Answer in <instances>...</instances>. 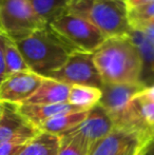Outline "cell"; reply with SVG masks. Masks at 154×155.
Returning a JSON list of instances; mask_svg holds the SVG:
<instances>
[{
    "label": "cell",
    "instance_id": "32",
    "mask_svg": "<svg viewBox=\"0 0 154 155\" xmlns=\"http://www.w3.org/2000/svg\"><path fill=\"white\" fill-rule=\"evenodd\" d=\"M145 146H146V145H145ZM145 146H144V147H145ZM144 147H143L142 149H140V151L138 152L137 155H144Z\"/></svg>",
    "mask_w": 154,
    "mask_h": 155
},
{
    "label": "cell",
    "instance_id": "29",
    "mask_svg": "<svg viewBox=\"0 0 154 155\" xmlns=\"http://www.w3.org/2000/svg\"><path fill=\"white\" fill-rule=\"evenodd\" d=\"M143 33H145V34H146L149 38H151L154 41V25L148 27L147 29H145L144 31H143Z\"/></svg>",
    "mask_w": 154,
    "mask_h": 155
},
{
    "label": "cell",
    "instance_id": "12",
    "mask_svg": "<svg viewBox=\"0 0 154 155\" xmlns=\"http://www.w3.org/2000/svg\"><path fill=\"white\" fill-rule=\"evenodd\" d=\"M20 114L32 124L34 127L38 128L42 123L49 119L56 117L58 115L67 114V113L78 112V111H87L72 106L69 102L55 104H22L17 106Z\"/></svg>",
    "mask_w": 154,
    "mask_h": 155
},
{
    "label": "cell",
    "instance_id": "18",
    "mask_svg": "<svg viewBox=\"0 0 154 155\" xmlns=\"http://www.w3.org/2000/svg\"><path fill=\"white\" fill-rule=\"evenodd\" d=\"M36 13L49 25L52 20L64 14L73 0H29Z\"/></svg>",
    "mask_w": 154,
    "mask_h": 155
},
{
    "label": "cell",
    "instance_id": "31",
    "mask_svg": "<svg viewBox=\"0 0 154 155\" xmlns=\"http://www.w3.org/2000/svg\"><path fill=\"white\" fill-rule=\"evenodd\" d=\"M2 111H3V104H2V102H0V117H1Z\"/></svg>",
    "mask_w": 154,
    "mask_h": 155
},
{
    "label": "cell",
    "instance_id": "25",
    "mask_svg": "<svg viewBox=\"0 0 154 155\" xmlns=\"http://www.w3.org/2000/svg\"><path fill=\"white\" fill-rule=\"evenodd\" d=\"M138 96L143 99L148 100V101H151L154 104V86L145 88L142 92L138 93Z\"/></svg>",
    "mask_w": 154,
    "mask_h": 155
},
{
    "label": "cell",
    "instance_id": "30",
    "mask_svg": "<svg viewBox=\"0 0 154 155\" xmlns=\"http://www.w3.org/2000/svg\"><path fill=\"white\" fill-rule=\"evenodd\" d=\"M150 138H151V140H152V139H154V127H152V128H151V131H150Z\"/></svg>",
    "mask_w": 154,
    "mask_h": 155
},
{
    "label": "cell",
    "instance_id": "13",
    "mask_svg": "<svg viewBox=\"0 0 154 155\" xmlns=\"http://www.w3.org/2000/svg\"><path fill=\"white\" fill-rule=\"evenodd\" d=\"M142 60L139 82L145 87L154 86V41L145 33L131 30L129 34Z\"/></svg>",
    "mask_w": 154,
    "mask_h": 155
},
{
    "label": "cell",
    "instance_id": "19",
    "mask_svg": "<svg viewBox=\"0 0 154 155\" xmlns=\"http://www.w3.org/2000/svg\"><path fill=\"white\" fill-rule=\"evenodd\" d=\"M128 20L132 30L143 32L154 25V0L144 5L128 10Z\"/></svg>",
    "mask_w": 154,
    "mask_h": 155
},
{
    "label": "cell",
    "instance_id": "9",
    "mask_svg": "<svg viewBox=\"0 0 154 155\" xmlns=\"http://www.w3.org/2000/svg\"><path fill=\"white\" fill-rule=\"evenodd\" d=\"M39 132L38 128L30 124L20 114L16 104H3L0 117V145L16 139L29 141Z\"/></svg>",
    "mask_w": 154,
    "mask_h": 155
},
{
    "label": "cell",
    "instance_id": "5",
    "mask_svg": "<svg viewBox=\"0 0 154 155\" xmlns=\"http://www.w3.org/2000/svg\"><path fill=\"white\" fill-rule=\"evenodd\" d=\"M48 27L29 0H0V31L17 41Z\"/></svg>",
    "mask_w": 154,
    "mask_h": 155
},
{
    "label": "cell",
    "instance_id": "20",
    "mask_svg": "<svg viewBox=\"0 0 154 155\" xmlns=\"http://www.w3.org/2000/svg\"><path fill=\"white\" fill-rule=\"evenodd\" d=\"M4 56H5V76L30 70L23 59L22 54L20 53L18 47H17L16 41L8 37L5 38Z\"/></svg>",
    "mask_w": 154,
    "mask_h": 155
},
{
    "label": "cell",
    "instance_id": "7",
    "mask_svg": "<svg viewBox=\"0 0 154 155\" xmlns=\"http://www.w3.org/2000/svg\"><path fill=\"white\" fill-rule=\"evenodd\" d=\"M43 76L32 71H23L5 76L0 84V102L22 104L40 87Z\"/></svg>",
    "mask_w": 154,
    "mask_h": 155
},
{
    "label": "cell",
    "instance_id": "10",
    "mask_svg": "<svg viewBox=\"0 0 154 155\" xmlns=\"http://www.w3.org/2000/svg\"><path fill=\"white\" fill-rule=\"evenodd\" d=\"M114 129L115 126L109 114L103 107L96 104L88 111L84 120L70 132L78 135L90 149L93 143L106 137Z\"/></svg>",
    "mask_w": 154,
    "mask_h": 155
},
{
    "label": "cell",
    "instance_id": "27",
    "mask_svg": "<svg viewBox=\"0 0 154 155\" xmlns=\"http://www.w3.org/2000/svg\"><path fill=\"white\" fill-rule=\"evenodd\" d=\"M145 145H135V146H132L131 148H129L128 150H126L125 152H123L121 155H137L138 152L140 151V149H142L143 147H144Z\"/></svg>",
    "mask_w": 154,
    "mask_h": 155
},
{
    "label": "cell",
    "instance_id": "24",
    "mask_svg": "<svg viewBox=\"0 0 154 155\" xmlns=\"http://www.w3.org/2000/svg\"><path fill=\"white\" fill-rule=\"evenodd\" d=\"M6 36L0 31V84L5 77V56H4V45Z\"/></svg>",
    "mask_w": 154,
    "mask_h": 155
},
{
    "label": "cell",
    "instance_id": "21",
    "mask_svg": "<svg viewBox=\"0 0 154 155\" xmlns=\"http://www.w3.org/2000/svg\"><path fill=\"white\" fill-rule=\"evenodd\" d=\"M60 149L58 155H87L89 147L78 135L72 132L60 135Z\"/></svg>",
    "mask_w": 154,
    "mask_h": 155
},
{
    "label": "cell",
    "instance_id": "3",
    "mask_svg": "<svg viewBox=\"0 0 154 155\" xmlns=\"http://www.w3.org/2000/svg\"><path fill=\"white\" fill-rule=\"evenodd\" d=\"M67 13L87 19L107 38L129 36L132 30L125 0H73Z\"/></svg>",
    "mask_w": 154,
    "mask_h": 155
},
{
    "label": "cell",
    "instance_id": "8",
    "mask_svg": "<svg viewBox=\"0 0 154 155\" xmlns=\"http://www.w3.org/2000/svg\"><path fill=\"white\" fill-rule=\"evenodd\" d=\"M144 89L142 84H103L98 104L105 109L115 126L133 98Z\"/></svg>",
    "mask_w": 154,
    "mask_h": 155
},
{
    "label": "cell",
    "instance_id": "16",
    "mask_svg": "<svg viewBox=\"0 0 154 155\" xmlns=\"http://www.w3.org/2000/svg\"><path fill=\"white\" fill-rule=\"evenodd\" d=\"M60 137L58 135L39 132L25 145L18 155H58Z\"/></svg>",
    "mask_w": 154,
    "mask_h": 155
},
{
    "label": "cell",
    "instance_id": "23",
    "mask_svg": "<svg viewBox=\"0 0 154 155\" xmlns=\"http://www.w3.org/2000/svg\"><path fill=\"white\" fill-rule=\"evenodd\" d=\"M28 141L16 139L0 145V155H18Z\"/></svg>",
    "mask_w": 154,
    "mask_h": 155
},
{
    "label": "cell",
    "instance_id": "2",
    "mask_svg": "<svg viewBox=\"0 0 154 155\" xmlns=\"http://www.w3.org/2000/svg\"><path fill=\"white\" fill-rule=\"evenodd\" d=\"M16 45L29 69L43 77L60 69L73 52L49 25L17 40Z\"/></svg>",
    "mask_w": 154,
    "mask_h": 155
},
{
    "label": "cell",
    "instance_id": "4",
    "mask_svg": "<svg viewBox=\"0 0 154 155\" xmlns=\"http://www.w3.org/2000/svg\"><path fill=\"white\" fill-rule=\"evenodd\" d=\"M48 25L73 52L94 54L108 39L90 21L67 12Z\"/></svg>",
    "mask_w": 154,
    "mask_h": 155
},
{
    "label": "cell",
    "instance_id": "22",
    "mask_svg": "<svg viewBox=\"0 0 154 155\" xmlns=\"http://www.w3.org/2000/svg\"><path fill=\"white\" fill-rule=\"evenodd\" d=\"M138 115L145 126L151 131V128L154 127V104L148 100H145L137 95L134 97Z\"/></svg>",
    "mask_w": 154,
    "mask_h": 155
},
{
    "label": "cell",
    "instance_id": "15",
    "mask_svg": "<svg viewBox=\"0 0 154 155\" xmlns=\"http://www.w3.org/2000/svg\"><path fill=\"white\" fill-rule=\"evenodd\" d=\"M88 111H78V112L58 115V116L53 117V118L42 123L38 127V129L40 132H45L60 136L64 133L74 130L76 127L79 126L87 117Z\"/></svg>",
    "mask_w": 154,
    "mask_h": 155
},
{
    "label": "cell",
    "instance_id": "17",
    "mask_svg": "<svg viewBox=\"0 0 154 155\" xmlns=\"http://www.w3.org/2000/svg\"><path fill=\"white\" fill-rule=\"evenodd\" d=\"M100 98L101 89L90 86L74 84V86H71L68 102L72 106L88 111L94 106L98 104Z\"/></svg>",
    "mask_w": 154,
    "mask_h": 155
},
{
    "label": "cell",
    "instance_id": "1",
    "mask_svg": "<svg viewBox=\"0 0 154 155\" xmlns=\"http://www.w3.org/2000/svg\"><path fill=\"white\" fill-rule=\"evenodd\" d=\"M93 60L103 84H140L142 60L130 36L108 38Z\"/></svg>",
    "mask_w": 154,
    "mask_h": 155
},
{
    "label": "cell",
    "instance_id": "6",
    "mask_svg": "<svg viewBox=\"0 0 154 155\" xmlns=\"http://www.w3.org/2000/svg\"><path fill=\"white\" fill-rule=\"evenodd\" d=\"M48 77L70 86L79 84L101 89L103 84L95 67L93 54L78 51L72 52L66 63Z\"/></svg>",
    "mask_w": 154,
    "mask_h": 155
},
{
    "label": "cell",
    "instance_id": "26",
    "mask_svg": "<svg viewBox=\"0 0 154 155\" xmlns=\"http://www.w3.org/2000/svg\"><path fill=\"white\" fill-rule=\"evenodd\" d=\"M151 1H153V0H125L128 10H131V8L144 5V4H147Z\"/></svg>",
    "mask_w": 154,
    "mask_h": 155
},
{
    "label": "cell",
    "instance_id": "14",
    "mask_svg": "<svg viewBox=\"0 0 154 155\" xmlns=\"http://www.w3.org/2000/svg\"><path fill=\"white\" fill-rule=\"evenodd\" d=\"M71 86L53 78L44 77L40 87L25 104H55L68 102Z\"/></svg>",
    "mask_w": 154,
    "mask_h": 155
},
{
    "label": "cell",
    "instance_id": "28",
    "mask_svg": "<svg viewBox=\"0 0 154 155\" xmlns=\"http://www.w3.org/2000/svg\"><path fill=\"white\" fill-rule=\"evenodd\" d=\"M144 155H154V139L146 143L144 147Z\"/></svg>",
    "mask_w": 154,
    "mask_h": 155
},
{
    "label": "cell",
    "instance_id": "11",
    "mask_svg": "<svg viewBox=\"0 0 154 155\" xmlns=\"http://www.w3.org/2000/svg\"><path fill=\"white\" fill-rule=\"evenodd\" d=\"M135 145L145 143L131 133L114 129L106 137L93 143L87 155H121L126 150Z\"/></svg>",
    "mask_w": 154,
    "mask_h": 155
}]
</instances>
